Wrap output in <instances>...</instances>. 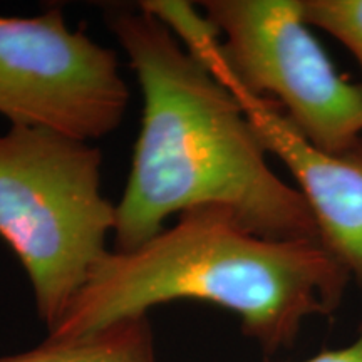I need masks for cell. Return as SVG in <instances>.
<instances>
[{"instance_id": "obj_1", "label": "cell", "mask_w": 362, "mask_h": 362, "mask_svg": "<svg viewBox=\"0 0 362 362\" xmlns=\"http://www.w3.org/2000/svg\"><path fill=\"white\" fill-rule=\"evenodd\" d=\"M106 21L143 94L115 250L141 247L170 216L198 206L226 208L260 237L322 243L305 198L270 168L232 90L149 13L115 11Z\"/></svg>"}, {"instance_id": "obj_2", "label": "cell", "mask_w": 362, "mask_h": 362, "mask_svg": "<svg viewBox=\"0 0 362 362\" xmlns=\"http://www.w3.org/2000/svg\"><path fill=\"white\" fill-rule=\"evenodd\" d=\"M351 280L322 243L260 237L226 208L198 206L141 247L107 253L47 337L86 336L194 300L237 315L272 356L291 349L309 317L332 315Z\"/></svg>"}, {"instance_id": "obj_3", "label": "cell", "mask_w": 362, "mask_h": 362, "mask_svg": "<svg viewBox=\"0 0 362 362\" xmlns=\"http://www.w3.org/2000/svg\"><path fill=\"white\" fill-rule=\"evenodd\" d=\"M101 170L89 141L27 126L0 134V238L24 267L47 332L111 252L116 205Z\"/></svg>"}, {"instance_id": "obj_4", "label": "cell", "mask_w": 362, "mask_h": 362, "mask_svg": "<svg viewBox=\"0 0 362 362\" xmlns=\"http://www.w3.org/2000/svg\"><path fill=\"white\" fill-rule=\"evenodd\" d=\"M220 29L228 89L269 99L320 151L362 144V88L336 69L304 21L300 0H205Z\"/></svg>"}, {"instance_id": "obj_5", "label": "cell", "mask_w": 362, "mask_h": 362, "mask_svg": "<svg viewBox=\"0 0 362 362\" xmlns=\"http://www.w3.org/2000/svg\"><path fill=\"white\" fill-rule=\"evenodd\" d=\"M128 104L117 54L72 30L61 7L0 16V115L11 126L93 143L119 128Z\"/></svg>"}, {"instance_id": "obj_6", "label": "cell", "mask_w": 362, "mask_h": 362, "mask_svg": "<svg viewBox=\"0 0 362 362\" xmlns=\"http://www.w3.org/2000/svg\"><path fill=\"white\" fill-rule=\"evenodd\" d=\"M242 104L267 153L287 166L305 198L320 242L346 267L362 292V144L351 151H320L269 99L230 89Z\"/></svg>"}, {"instance_id": "obj_7", "label": "cell", "mask_w": 362, "mask_h": 362, "mask_svg": "<svg viewBox=\"0 0 362 362\" xmlns=\"http://www.w3.org/2000/svg\"><path fill=\"white\" fill-rule=\"evenodd\" d=\"M0 362H158L148 315L124 319L86 336L47 337L34 349L0 357Z\"/></svg>"}, {"instance_id": "obj_8", "label": "cell", "mask_w": 362, "mask_h": 362, "mask_svg": "<svg viewBox=\"0 0 362 362\" xmlns=\"http://www.w3.org/2000/svg\"><path fill=\"white\" fill-rule=\"evenodd\" d=\"M139 11L161 22L194 61L216 74L223 64L220 29L202 7L181 0H143Z\"/></svg>"}, {"instance_id": "obj_9", "label": "cell", "mask_w": 362, "mask_h": 362, "mask_svg": "<svg viewBox=\"0 0 362 362\" xmlns=\"http://www.w3.org/2000/svg\"><path fill=\"white\" fill-rule=\"evenodd\" d=\"M300 8L307 24L339 40L362 72V0H300Z\"/></svg>"}, {"instance_id": "obj_10", "label": "cell", "mask_w": 362, "mask_h": 362, "mask_svg": "<svg viewBox=\"0 0 362 362\" xmlns=\"http://www.w3.org/2000/svg\"><path fill=\"white\" fill-rule=\"evenodd\" d=\"M298 362H362V324L359 327V334L351 344L339 347V349L322 351L319 354L309 357V359Z\"/></svg>"}]
</instances>
